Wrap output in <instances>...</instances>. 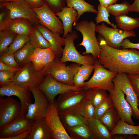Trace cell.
I'll return each mask as SVG.
<instances>
[{
	"mask_svg": "<svg viewBox=\"0 0 139 139\" xmlns=\"http://www.w3.org/2000/svg\"><path fill=\"white\" fill-rule=\"evenodd\" d=\"M98 39L100 52L97 59L105 68L117 74L139 75V51L112 47L100 35Z\"/></svg>",
	"mask_w": 139,
	"mask_h": 139,
	"instance_id": "6da1fadb",
	"label": "cell"
},
{
	"mask_svg": "<svg viewBox=\"0 0 139 139\" xmlns=\"http://www.w3.org/2000/svg\"><path fill=\"white\" fill-rule=\"evenodd\" d=\"M65 63L61 62L60 58L56 56L53 61L44 67L42 72L45 76L49 74L59 82L74 86L73 77L81 65L74 63L67 66Z\"/></svg>",
	"mask_w": 139,
	"mask_h": 139,
	"instance_id": "7a4b0ae2",
	"label": "cell"
},
{
	"mask_svg": "<svg viewBox=\"0 0 139 139\" xmlns=\"http://www.w3.org/2000/svg\"><path fill=\"white\" fill-rule=\"evenodd\" d=\"M96 24L92 21L86 20L77 22L74 26L75 29L82 36V41L79 45L83 46L85 50L82 54H91L95 59L100 52L99 41L95 34Z\"/></svg>",
	"mask_w": 139,
	"mask_h": 139,
	"instance_id": "3957f363",
	"label": "cell"
},
{
	"mask_svg": "<svg viewBox=\"0 0 139 139\" xmlns=\"http://www.w3.org/2000/svg\"><path fill=\"white\" fill-rule=\"evenodd\" d=\"M94 72L92 76L88 81L84 83L81 87L83 89H102L109 92L115 88L112 82L114 78L117 74L116 72L105 68L95 59Z\"/></svg>",
	"mask_w": 139,
	"mask_h": 139,
	"instance_id": "277c9868",
	"label": "cell"
},
{
	"mask_svg": "<svg viewBox=\"0 0 139 139\" xmlns=\"http://www.w3.org/2000/svg\"><path fill=\"white\" fill-rule=\"evenodd\" d=\"M0 6L1 8H5L8 10L3 20L23 18L29 21L33 25H41L32 8L24 0L1 3Z\"/></svg>",
	"mask_w": 139,
	"mask_h": 139,
	"instance_id": "5b68a950",
	"label": "cell"
},
{
	"mask_svg": "<svg viewBox=\"0 0 139 139\" xmlns=\"http://www.w3.org/2000/svg\"><path fill=\"white\" fill-rule=\"evenodd\" d=\"M78 37L76 32L74 31L69 33L65 38L64 47L60 58L61 62L63 63L72 62L81 65H94L95 59L91 54L83 55L76 50L74 41L78 38Z\"/></svg>",
	"mask_w": 139,
	"mask_h": 139,
	"instance_id": "8992f818",
	"label": "cell"
},
{
	"mask_svg": "<svg viewBox=\"0 0 139 139\" xmlns=\"http://www.w3.org/2000/svg\"><path fill=\"white\" fill-rule=\"evenodd\" d=\"M45 76L42 71H37L31 62L15 73L13 81L17 84L29 89L38 88Z\"/></svg>",
	"mask_w": 139,
	"mask_h": 139,
	"instance_id": "52a82bcc",
	"label": "cell"
},
{
	"mask_svg": "<svg viewBox=\"0 0 139 139\" xmlns=\"http://www.w3.org/2000/svg\"><path fill=\"white\" fill-rule=\"evenodd\" d=\"M96 32L103 38L108 45L117 49L123 48L120 45L124 39L128 37H135L136 36L133 30L126 31L117 28L109 27L104 23L96 25Z\"/></svg>",
	"mask_w": 139,
	"mask_h": 139,
	"instance_id": "ba28073f",
	"label": "cell"
},
{
	"mask_svg": "<svg viewBox=\"0 0 139 139\" xmlns=\"http://www.w3.org/2000/svg\"><path fill=\"white\" fill-rule=\"evenodd\" d=\"M31 93L29 89L21 86L13 81L0 86V96L3 97L12 95L17 97L21 105L20 114L25 115L27 112L29 105L31 103Z\"/></svg>",
	"mask_w": 139,
	"mask_h": 139,
	"instance_id": "9c48e42d",
	"label": "cell"
},
{
	"mask_svg": "<svg viewBox=\"0 0 139 139\" xmlns=\"http://www.w3.org/2000/svg\"><path fill=\"white\" fill-rule=\"evenodd\" d=\"M45 119L51 131L53 139H72L60 120L55 99L49 103Z\"/></svg>",
	"mask_w": 139,
	"mask_h": 139,
	"instance_id": "30bf717a",
	"label": "cell"
},
{
	"mask_svg": "<svg viewBox=\"0 0 139 139\" xmlns=\"http://www.w3.org/2000/svg\"><path fill=\"white\" fill-rule=\"evenodd\" d=\"M34 99L29 105L26 117L33 121L44 119L47 114L49 102L45 94L38 88L30 89Z\"/></svg>",
	"mask_w": 139,
	"mask_h": 139,
	"instance_id": "8fae6325",
	"label": "cell"
},
{
	"mask_svg": "<svg viewBox=\"0 0 139 139\" xmlns=\"http://www.w3.org/2000/svg\"><path fill=\"white\" fill-rule=\"evenodd\" d=\"M112 81L115 86L119 88L126 95V100L130 104L133 109V117L138 120V98L127 74L124 73L118 74Z\"/></svg>",
	"mask_w": 139,
	"mask_h": 139,
	"instance_id": "7c38bea8",
	"label": "cell"
},
{
	"mask_svg": "<svg viewBox=\"0 0 139 139\" xmlns=\"http://www.w3.org/2000/svg\"><path fill=\"white\" fill-rule=\"evenodd\" d=\"M32 9L41 25L54 32L60 35L63 34L64 29L62 22L45 1L43 5L40 7Z\"/></svg>",
	"mask_w": 139,
	"mask_h": 139,
	"instance_id": "4fadbf2b",
	"label": "cell"
},
{
	"mask_svg": "<svg viewBox=\"0 0 139 139\" xmlns=\"http://www.w3.org/2000/svg\"><path fill=\"white\" fill-rule=\"evenodd\" d=\"M38 88L46 96L49 103L53 102L58 95L71 90L83 89L81 87L68 85L59 82L49 74L45 76Z\"/></svg>",
	"mask_w": 139,
	"mask_h": 139,
	"instance_id": "5bb4252c",
	"label": "cell"
},
{
	"mask_svg": "<svg viewBox=\"0 0 139 139\" xmlns=\"http://www.w3.org/2000/svg\"><path fill=\"white\" fill-rule=\"evenodd\" d=\"M20 102L10 97H0V128L14 120L21 110Z\"/></svg>",
	"mask_w": 139,
	"mask_h": 139,
	"instance_id": "9a60e30c",
	"label": "cell"
},
{
	"mask_svg": "<svg viewBox=\"0 0 139 139\" xmlns=\"http://www.w3.org/2000/svg\"><path fill=\"white\" fill-rule=\"evenodd\" d=\"M109 92L114 107L120 119L129 124L135 125L132 118V108L125 98L124 93L115 86L114 89Z\"/></svg>",
	"mask_w": 139,
	"mask_h": 139,
	"instance_id": "2e32d148",
	"label": "cell"
},
{
	"mask_svg": "<svg viewBox=\"0 0 139 139\" xmlns=\"http://www.w3.org/2000/svg\"><path fill=\"white\" fill-rule=\"evenodd\" d=\"M20 114L14 120L0 128V139L10 138L30 130L33 121Z\"/></svg>",
	"mask_w": 139,
	"mask_h": 139,
	"instance_id": "e0dca14e",
	"label": "cell"
},
{
	"mask_svg": "<svg viewBox=\"0 0 139 139\" xmlns=\"http://www.w3.org/2000/svg\"><path fill=\"white\" fill-rule=\"evenodd\" d=\"M87 90H72L59 94L56 100L58 112L77 107L86 99Z\"/></svg>",
	"mask_w": 139,
	"mask_h": 139,
	"instance_id": "ac0fdd59",
	"label": "cell"
},
{
	"mask_svg": "<svg viewBox=\"0 0 139 139\" xmlns=\"http://www.w3.org/2000/svg\"><path fill=\"white\" fill-rule=\"evenodd\" d=\"M29 21L23 18L3 20L0 22V31H6L17 34L29 36L32 33L34 26Z\"/></svg>",
	"mask_w": 139,
	"mask_h": 139,
	"instance_id": "d6986e66",
	"label": "cell"
},
{
	"mask_svg": "<svg viewBox=\"0 0 139 139\" xmlns=\"http://www.w3.org/2000/svg\"><path fill=\"white\" fill-rule=\"evenodd\" d=\"M56 56L51 46L46 49L36 48L31 56L30 61L36 70L41 71L53 61Z\"/></svg>",
	"mask_w": 139,
	"mask_h": 139,
	"instance_id": "ffe728a7",
	"label": "cell"
},
{
	"mask_svg": "<svg viewBox=\"0 0 139 139\" xmlns=\"http://www.w3.org/2000/svg\"><path fill=\"white\" fill-rule=\"evenodd\" d=\"M34 26L50 44L56 53V56L61 58L63 49L62 46L65 45V39L61 37L60 34L52 32L42 25Z\"/></svg>",
	"mask_w": 139,
	"mask_h": 139,
	"instance_id": "44dd1931",
	"label": "cell"
},
{
	"mask_svg": "<svg viewBox=\"0 0 139 139\" xmlns=\"http://www.w3.org/2000/svg\"><path fill=\"white\" fill-rule=\"evenodd\" d=\"M27 139H53L45 118L33 121Z\"/></svg>",
	"mask_w": 139,
	"mask_h": 139,
	"instance_id": "7402d4cb",
	"label": "cell"
},
{
	"mask_svg": "<svg viewBox=\"0 0 139 139\" xmlns=\"http://www.w3.org/2000/svg\"><path fill=\"white\" fill-rule=\"evenodd\" d=\"M55 14L63 24L64 33L62 37L65 39L69 33L73 31L72 25L77 16L78 13L74 8L66 6Z\"/></svg>",
	"mask_w": 139,
	"mask_h": 139,
	"instance_id": "603a6c76",
	"label": "cell"
},
{
	"mask_svg": "<svg viewBox=\"0 0 139 139\" xmlns=\"http://www.w3.org/2000/svg\"><path fill=\"white\" fill-rule=\"evenodd\" d=\"M58 113L60 120L65 129L67 127L86 123V118L80 114L77 107Z\"/></svg>",
	"mask_w": 139,
	"mask_h": 139,
	"instance_id": "cb8c5ba5",
	"label": "cell"
},
{
	"mask_svg": "<svg viewBox=\"0 0 139 139\" xmlns=\"http://www.w3.org/2000/svg\"><path fill=\"white\" fill-rule=\"evenodd\" d=\"M86 124L90 128L94 139H114L106 127L98 119L86 118Z\"/></svg>",
	"mask_w": 139,
	"mask_h": 139,
	"instance_id": "d4e9b609",
	"label": "cell"
},
{
	"mask_svg": "<svg viewBox=\"0 0 139 139\" xmlns=\"http://www.w3.org/2000/svg\"><path fill=\"white\" fill-rule=\"evenodd\" d=\"M66 7L73 8L77 12L78 14L77 18L73 24L75 26L83 13L85 12H91L97 13L98 11L94 5L89 4L84 0H66Z\"/></svg>",
	"mask_w": 139,
	"mask_h": 139,
	"instance_id": "484cf974",
	"label": "cell"
},
{
	"mask_svg": "<svg viewBox=\"0 0 139 139\" xmlns=\"http://www.w3.org/2000/svg\"><path fill=\"white\" fill-rule=\"evenodd\" d=\"M72 139H94L86 123H83L65 128Z\"/></svg>",
	"mask_w": 139,
	"mask_h": 139,
	"instance_id": "4316f807",
	"label": "cell"
},
{
	"mask_svg": "<svg viewBox=\"0 0 139 139\" xmlns=\"http://www.w3.org/2000/svg\"><path fill=\"white\" fill-rule=\"evenodd\" d=\"M35 48L29 42L14 53L15 60L21 67L31 62V57Z\"/></svg>",
	"mask_w": 139,
	"mask_h": 139,
	"instance_id": "83f0119b",
	"label": "cell"
},
{
	"mask_svg": "<svg viewBox=\"0 0 139 139\" xmlns=\"http://www.w3.org/2000/svg\"><path fill=\"white\" fill-rule=\"evenodd\" d=\"M117 26L121 30L129 31L139 27V18H134L126 15L115 16Z\"/></svg>",
	"mask_w": 139,
	"mask_h": 139,
	"instance_id": "f1b7e54d",
	"label": "cell"
},
{
	"mask_svg": "<svg viewBox=\"0 0 139 139\" xmlns=\"http://www.w3.org/2000/svg\"><path fill=\"white\" fill-rule=\"evenodd\" d=\"M99 120L110 132L121 119L114 107L107 111Z\"/></svg>",
	"mask_w": 139,
	"mask_h": 139,
	"instance_id": "f546056e",
	"label": "cell"
},
{
	"mask_svg": "<svg viewBox=\"0 0 139 139\" xmlns=\"http://www.w3.org/2000/svg\"><path fill=\"white\" fill-rule=\"evenodd\" d=\"M112 135H136L139 136V125L135 126L120 120L114 129L110 132Z\"/></svg>",
	"mask_w": 139,
	"mask_h": 139,
	"instance_id": "4dcf8cb0",
	"label": "cell"
},
{
	"mask_svg": "<svg viewBox=\"0 0 139 139\" xmlns=\"http://www.w3.org/2000/svg\"><path fill=\"white\" fill-rule=\"evenodd\" d=\"M29 36V42L35 48L46 49L51 47L42 33L34 26L32 33Z\"/></svg>",
	"mask_w": 139,
	"mask_h": 139,
	"instance_id": "1f68e13d",
	"label": "cell"
},
{
	"mask_svg": "<svg viewBox=\"0 0 139 139\" xmlns=\"http://www.w3.org/2000/svg\"><path fill=\"white\" fill-rule=\"evenodd\" d=\"M108 94L106 90L90 89L87 90L86 98L96 108Z\"/></svg>",
	"mask_w": 139,
	"mask_h": 139,
	"instance_id": "d6a6232c",
	"label": "cell"
},
{
	"mask_svg": "<svg viewBox=\"0 0 139 139\" xmlns=\"http://www.w3.org/2000/svg\"><path fill=\"white\" fill-rule=\"evenodd\" d=\"M131 5L127 1H125L121 4L115 3L106 7L109 13L115 17L128 14Z\"/></svg>",
	"mask_w": 139,
	"mask_h": 139,
	"instance_id": "836d02e7",
	"label": "cell"
},
{
	"mask_svg": "<svg viewBox=\"0 0 139 139\" xmlns=\"http://www.w3.org/2000/svg\"><path fill=\"white\" fill-rule=\"evenodd\" d=\"M77 108L80 114L85 118H94L95 107L87 98Z\"/></svg>",
	"mask_w": 139,
	"mask_h": 139,
	"instance_id": "e575fe53",
	"label": "cell"
},
{
	"mask_svg": "<svg viewBox=\"0 0 139 139\" xmlns=\"http://www.w3.org/2000/svg\"><path fill=\"white\" fill-rule=\"evenodd\" d=\"M112 98L109 94L95 108L94 118L99 119L107 111L114 107Z\"/></svg>",
	"mask_w": 139,
	"mask_h": 139,
	"instance_id": "d590c367",
	"label": "cell"
},
{
	"mask_svg": "<svg viewBox=\"0 0 139 139\" xmlns=\"http://www.w3.org/2000/svg\"><path fill=\"white\" fill-rule=\"evenodd\" d=\"M18 34L6 31H0V54L5 51Z\"/></svg>",
	"mask_w": 139,
	"mask_h": 139,
	"instance_id": "8d00e7d4",
	"label": "cell"
},
{
	"mask_svg": "<svg viewBox=\"0 0 139 139\" xmlns=\"http://www.w3.org/2000/svg\"><path fill=\"white\" fill-rule=\"evenodd\" d=\"M29 41V35L18 34L14 38L13 42L8 47L6 51L14 54L15 52L22 48Z\"/></svg>",
	"mask_w": 139,
	"mask_h": 139,
	"instance_id": "74e56055",
	"label": "cell"
},
{
	"mask_svg": "<svg viewBox=\"0 0 139 139\" xmlns=\"http://www.w3.org/2000/svg\"><path fill=\"white\" fill-rule=\"evenodd\" d=\"M98 12L95 20L96 24H98L102 22H105L110 25L114 28H117V26L111 23L109 20V17L110 15L106 7L99 4L98 7Z\"/></svg>",
	"mask_w": 139,
	"mask_h": 139,
	"instance_id": "f35d334b",
	"label": "cell"
},
{
	"mask_svg": "<svg viewBox=\"0 0 139 139\" xmlns=\"http://www.w3.org/2000/svg\"><path fill=\"white\" fill-rule=\"evenodd\" d=\"M0 60L14 68H21L16 61L14 53L7 51L0 54Z\"/></svg>",
	"mask_w": 139,
	"mask_h": 139,
	"instance_id": "ab89813d",
	"label": "cell"
},
{
	"mask_svg": "<svg viewBox=\"0 0 139 139\" xmlns=\"http://www.w3.org/2000/svg\"><path fill=\"white\" fill-rule=\"evenodd\" d=\"M48 6L55 13L66 7V0H45Z\"/></svg>",
	"mask_w": 139,
	"mask_h": 139,
	"instance_id": "60d3db41",
	"label": "cell"
},
{
	"mask_svg": "<svg viewBox=\"0 0 139 139\" xmlns=\"http://www.w3.org/2000/svg\"><path fill=\"white\" fill-rule=\"evenodd\" d=\"M15 73L11 71H0V86L13 81V78Z\"/></svg>",
	"mask_w": 139,
	"mask_h": 139,
	"instance_id": "b9f144b4",
	"label": "cell"
},
{
	"mask_svg": "<svg viewBox=\"0 0 139 139\" xmlns=\"http://www.w3.org/2000/svg\"><path fill=\"white\" fill-rule=\"evenodd\" d=\"M94 69V65H82L79 68L77 73L83 76L86 80H87Z\"/></svg>",
	"mask_w": 139,
	"mask_h": 139,
	"instance_id": "7bdbcfd3",
	"label": "cell"
},
{
	"mask_svg": "<svg viewBox=\"0 0 139 139\" xmlns=\"http://www.w3.org/2000/svg\"><path fill=\"white\" fill-rule=\"evenodd\" d=\"M138 99H139V75L127 74Z\"/></svg>",
	"mask_w": 139,
	"mask_h": 139,
	"instance_id": "ee69618b",
	"label": "cell"
},
{
	"mask_svg": "<svg viewBox=\"0 0 139 139\" xmlns=\"http://www.w3.org/2000/svg\"><path fill=\"white\" fill-rule=\"evenodd\" d=\"M120 45L123 48H134L139 49V43H132L127 38L123 40L121 42Z\"/></svg>",
	"mask_w": 139,
	"mask_h": 139,
	"instance_id": "f6af8a7d",
	"label": "cell"
},
{
	"mask_svg": "<svg viewBox=\"0 0 139 139\" xmlns=\"http://www.w3.org/2000/svg\"><path fill=\"white\" fill-rule=\"evenodd\" d=\"M85 78L77 72L74 75L73 78V81L75 86L81 87L83 85Z\"/></svg>",
	"mask_w": 139,
	"mask_h": 139,
	"instance_id": "bcb514c9",
	"label": "cell"
},
{
	"mask_svg": "<svg viewBox=\"0 0 139 139\" xmlns=\"http://www.w3.org/2000/svg\"><path fill=\"white\" fill-rule=\"evenodd\" d=\"M32 8H37L42 6L45 3V0H24Z\"/></svg>",
	"mask_w": 139,
	"mask_h": 139,
	"instance_id": "7dc6e473",
	"label": "cell"
},
{
	"mask_svg": "<svg viewBox=\"0 0 139 139\" xmlns=\"http://www.w3.org/2000/svg\"><path fill=\"white\" fill-rule=\"evenodd\" d=\"M21 68H16L10 66L0 60V71H8L16 72L18 71Z\"/></svg>",
	"mask_w": 139,
	"mask_h": 139,
	"instance_id": "c3c4849f",
	"label": "cell"
},
{
	"mask_svg": "<svg viewBox=\"0 0 139 139\" xmlns=\"http://www.w3.org/2000/svg\"><path fill=\"white\" fill-rule=\"evenodd\" d=\"M98 1L101 5L106 7L109 5L116 3L118 0H98Z\"/></svg>",
	"mask_w": 139,
	"mask_h": 139,
	"instance_id": "681fc988",
	"label": "cell"
},
{
	"mask_svg": "<svg viewBox=\"0 0 139 139\" xmlns=\"http://www.w3.org/2000/svg\"><path fill=\"white\" fill-rule=\"evenodd\" d=\"M133 3L131 5L129 12L139 13V0H134Z\"/></svg>",
	"mask_w": 139,
	"mask_h": 139,
	"instance_id": "f907efd6",
	"label": "cell"
},
{
	"mask_svg": "<svg viewBox=\"0 0 139 139\" xmlns=\"http://www.w3.org/2000/svg\"><path fill=\"white\" fill-rule=\"evenodd\" d=\"M30 133V130L12 137L9 139H27Z\"/></svg>",
	"mask_w": 139,
	"mask_h": 139,
	"instance_id": "816d5d0a",
	"label": "cell"
},
{
	"mask_svg": "<svg viewBox=\"0 0 139 139\" xmlns=\"http://www.w3.org/2000/svg\"><path fill=\"white\" fill-rule=\"evenodd\" d=\"M6 14L4 12H2L0 14V22L2 21L6 16Z\"/></svg>",
	"mask_w": 139,
	"mask_h": 139,
	"instance_id": "f5cc1de1",
	"label": "cell"
},
{
	"mask_svg": "<svg viewBox=\"0 0 139 139\" xmlns=\"http://www.w3.org/2000/svg\"><path fill=\"white\" fill-rule=\"evenodd\" d=\"M18 0H5V2H12V1H18Z\"/></svg>",
	"mask_w": 139,
	"mask_h": 139,
	"instance_id": "db71d44e",
	"label": "cell"
},
{
	"mask_svg": "<svg viewBox=\"0 0 139 139\" xmlns=\"http://www.w3.org/2000/svg\"><path fill=\"white\" fill-rule=\"evenodd\" d=\"M5 0H0V1L1 3H3L4 2Z\"/></svg>",
	"mask_w": 139,
	"mask_h": 139,
	"instance_id": "11a10c76",
	"label": "cell"
},
{
	"mask_svg": "<svg viewBox=\"0 0 139 139\" xmlns=\"http://www.w3.org/2000/svg\"><path fill=\"white\" fill-rule=\"evenodd\" d=\"M136 139H139V136H136Z\"/></svg>",
	"mask_w": 139,
	"mask_h": 139,
	"instance_id": "9f6ffc18",
	"label": "cell"
},
{
	"mask_svg": "<svg viewBox=\"0 0 139 139\" xmlns=\"http://www.w3.org/2000/svg\"><path fill=\"white\" fill-rule=\"evenodd\" d=\"M138 107H139V99H138Z\"/></svg>",
	"mask_w": 139,
	"mask_h": 139,
	"instance_id": "6f0895ef",
	"label": "cell"
}]
</instances>
